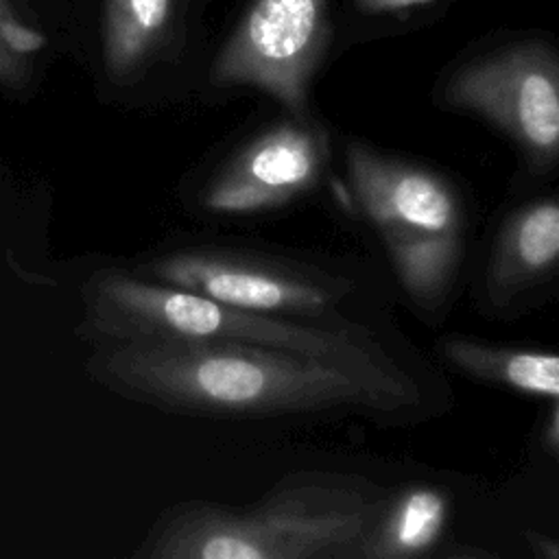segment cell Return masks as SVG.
Returning <instances> with one entry per match:
<instances>
[{
    "label": "cell",
    "mask_w": 559,
    "mask_h": 559,
    "mask_svg": "<svg viewBox=\"0 0 559 559\" xmlns=\"http://www.w3.org/2000/svg\"><path fill=\"white\" fill-rule=\"evenodd\" d=\"M87 371L109 391L179 415L282 419L328 413L400 417L419 402L404 369L223 341L135 338L96 352Z\"/></svg>",
    "instance_id": "cell-1"
},
{
    "label": "cell",
    "mask_w": 559,
    "mask_h": 559,
    "mask_svg": "<svg viewBox=\"0 0 559 559\" xmlns=\"http://www.w3.org/2000/svg\"><path fill=\"white\" fill-rule=\"evenodd\" d=\"M389 493L345 476H290L249 507L186 502L148 533L151 559H349Z\"/></svg>",
    "instance_id": "cell-2"
},
{
    "label": "cell",
    "mask_w": 559,
    "mask_h": 559,
    "mask_svg": "<svg viewBox=\"0 0 559 559\" xmlns=\"http://www.w3.org/2000/svg\"><path fill=\"white\" fill-rule=\"evenodd\" d=\"M83 301L87 328L107 343L223 341L319 356L362 369H402L360 325L249 312L122 269L94 273L83 288Z\"/></svg>",
    "instance_id": "cell-3"
},
{
    "label": "cell",
    "mask_w": 559,
    "mask_h": 559,
    "mask_svg": "<svg viewBox=\"0 0 559 559\" xmlns=\"http://www.w3.org/2000/svg\"><path fill=\"white\" fill-rule=\"evenodd\" d=\"M135 273L231 308L306 321H338V306L352 293L345 277L223 249H175Z\"/></svg>",
    "instance_id": "cell-4"
},
{
    "label": "cell",
    "mask_w": 559,
    "mask_h": 559,
    "mask_svg": "<svg viewBox=\"0 0 559 559\" xmlns=\"http://www.w3.org/2000/svg\"><path fill=\"white\" fill-rule=\"evenodd\" d=\"M443 103L472 111L507 133L537 170L559 155V66L544 41H522L461 66L443 87Z\"/></svg>",
    "instance_id": "cell-5"
},
{
    "label": "cell",
    "mask_w": 559,
    "mask_h": 559,
    "mask_svg": "<svg viewBox=\"0 0 559 559\" xmlns=\"http://www.w3.org/2000/svg\"><path fill=\"white\" fill-rule=\"evenodd\" d=\"M325 33V0H253L216 57L214 81L266 92L306 118Z\"/></svg>",
    "instance_id": "cell-6"
},
{
    "label": "cell",
    "mask_w": 559,
    "mask_h": 559,
    "mask_svg": "<svg viewBox=\"0 0 559 559\" xmlns=\"http://www.w3.org/2000/svg\"><path fill=\"white\" fill-rule=\"evenodd\" d=\"M328 142L308 118L273 124L225 159L201 188V207L218 216L280 210L312 192L323 175Z\"/></svg>",
    "instance_id": "cell-7"
},
{
    "label": "cell",
    "mask_w": 559,
    "mask_h": 559,
    "mask_svg": "<svg viewBox=\"0 0 559 559\" xmlns=\"http://www.w3.org/2000/svg\"><path fill=\"white\" fill-rule=\"evenodd\" d=\"M347 183L356 207L384 234L463 231V203L450 179L389 157L362 142L345 148Z\"/></svg>",
    "instance_id": "cell-8"
},
{
    "label": "cell",
    "mask_w": 559,
    "mask_h": 559,
    "mask_svg": "<svg viewBox=\"0 0 559 559\" xmlns=\"http://www.w3.org/2000/svg\"><path fill=\"white\" fill-rule=\"evenodd\" d=\"M559 262V203L555 197L518 207L500 227L485 275L487 297L509 301L548 282Z\"/></svg>",
    "instance_id": "cell-9"
},
{
    "label": "cell",
    "mask_w": 559,
    "mask_h": 559,
    "mask_svg": "<svg viewBox=\"0 0 559 559\" xmlns=\"http://www.w3.org/2000/svg\"><path fill=\"white\" fill-rule=\"evenodd\" d=\"M439 352L443 360L467 378L557 402L559 360L552 352L500 347L472 338L448 336Z\"/></svg>",
    "instance_id": "cell-10"
},
{
    "label": "cell",
    "mask_w": 559,
    "mask_h": 559,
    "mask_svg": "<svg viewBox=\"0 0 559 559\" xmlns=\"http://www.w3.org/2000/svg\"><path fill=\"white\" fill-rule=\"evenodd\" d=\"M448 496L432 485H413L389 496L384 509L365 537L360 559H408L430 552L439 544L448 520Z\"/></svg>",
    "instance_id": "cell-11"
},
{
    "label": "cell",
    "mask_w": 559,
    "mask_h": 559,
    "mask_svg": "<svg viewBox=\"0 0 559 559\" xmlns=\"http://www.w3.org/2000/svg\"><path fill=\"white\" fill-rule=\"evenodd\" d=\"M382 242L406 295L435 310L454 284L463 251L461 231L384 234Z\"/></svg>",
    "instance_id": "cell-12"
},
{
    "label": "cell",
    "mask_w": 559,
    "mask_h": 559,
    "mask_svg": "<svg viewBox=\"0 0 559 559\" xmlns=\"http://www.w3.org/2000/svg\"><path fill=\"white\" fill-rule=\"evenodd\" d=\"M173 0H107L103 59L111 79L127 81L162 41Z\"/></svg>",
    "instance_id": "cell-13"
},
{
    "label": "cell",
    "mask_w": 559,
    "mask_h": 559,
    "mask_svg": "<svg viewBox=\"0 0 559 559\" xmlns=\"http://www.w3.org/2000/svg\"><path fill=\"white\" fill-rule=\"evenodd\" d=\"M44 46L46 37L22 22L9 0H0V83L7 87L22 85Z\"/></svg>",
    "instance_id": "cell-14"
},
{
    "label": "cell",
    "mask_w": 559,
    "mask_h": 559,
    "mask_svg": "<svg viewBox=\"0 0 559 559\" xmlns=\"http://www.w3.org/2000/svg\"><path fill=\"white\" fill-rule=\"evenodd\" d=\"M356 2L367 13H386V11H402L417 4H426L430 0H356Z\"/></svg>",
    "instance_id": "cell-15"
},
{
    "label": "cell",
    "mask_w": 559,
    "mask_h": 559,
    "mask_svg": "<svg viewBox=\"0 0 559 559\" xmlns=\"http://www.w3.org/2000/svg\"><path fill=\"white\" fill-rule=\"evenodd\" d=\"M528 539H531V546H533L537 557H542V559H557L559 557V548H557L555 539L544 537V535H535V533H528Z\"/></svg>",
    "instance_id": "cell-16"
},
{
    "label": "cell",
    "mask_w": 559,
    "mask_h": 559,
    "mask_svg": "<svg viewBox=\"0 0 559 559\" xmlns=\"http://www.w3.org/2000/svg\"><path fill=\"white\" fill-rule=\"evenodd\" d=\"M546 443L552 454H557L559 448V417H557V402H550V419H548V432Z\"/></svg>",
    "instance_id": "cell-17"
}]
</instances>
